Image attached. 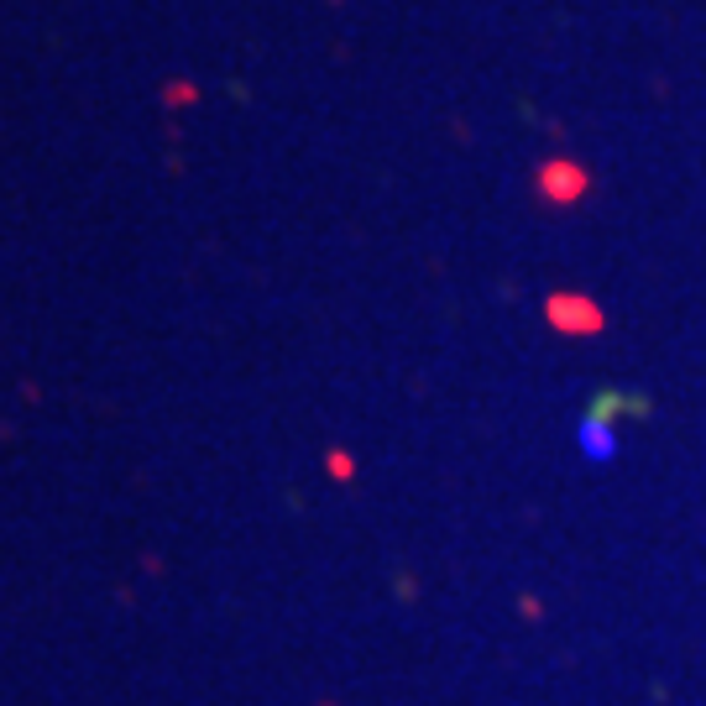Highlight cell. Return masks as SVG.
<instances>
[{
	"mask_svg": "<svg viewBox=\"0 0 706 706\" xmlns=\"http://www.w3.org/2000/svg\"><path fill=\"white\" fill-rule=\"evenodd\" d=\"M550 325L565 335H597L602 330V309L586 299V293H560L550 299Z\"/></svg>",
	"mask_w": 706,
	"mask_h": 706,
	"instance_id": "cell-1",
	"label": "cell"
},
{
	"mask_svg": "<svg viewBox=\"0 0 706 706\" xmlns=\"http://www.w3.org/2000/svg\"><path fill=\"white\" fill-rule=\"evenodd\" d=\"M539 194L550 204H576L586 194V168L571 163V157H555V163L539 168Z\"/></svg>",
	"mask_w": 706,
	"mask_h": 706,
	"instance_id": "cell-2",
	"label": "cell"
},
{
	"mask_svg": "<svg viewBox=\"0 0 706 706\" xmlns=\"http://www.w3.org/2000/svg\"><path fill=\"white\" fill-rule=\"evenodd\" d=\"M612 414H607V403H597L591 408V414L581 419V450L591 455V461H612V450H618V435H612V424H607Z\"/></svg>",
	"mask_w": 706,
	"mask_h": 706,
	"instance_id": "cell-3",
	"label": "cell"
},
{
	"mask_svg": "<svg viewBox=\"0 0 706 706\" xmlns=\"http://www.w3.org/2000/svg\"><path fill=\"white\" fill-rule=\"evenodd\" d=\"M330 471H335V476H351V461H346V455L335 450V455H330Z\"/></svg>",
	"mask_w": 706,
	"mask_h": 706,
	"instance_id": "cell-4",
	"label": "cell"
}]
</instances>
